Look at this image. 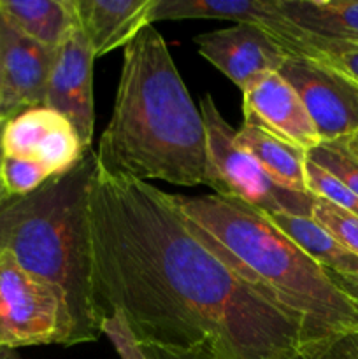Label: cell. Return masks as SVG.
I'll list each match as a JSON object with an SVG mask.
<instances>
[{"label": "cell", "mask_w": 358, "mask_h": 359, "mask_svg": "<svg viewBox=\"0 0 358 359\" xmlns=\"http://www.w3.org/2000/svg\"><path fill=\"white\" fill-rule=\"evenodd\" d=\"M93 290L140 346L206 359H300L302 328L244 283L168 193L97 167L90 188Z\"/></svg>", "instance_id": "6da1fadb"}, {"label": "cell", "mask_w": 358, "mask_h": 359, "mask_svg": "<svg viewBox=\"0 0 358 359\" xmlns=\"http://www.w3.org/2000/svg\"><path fill=\"white\" fill-rule=\"evenodd\" d=\"M97 167L139 181L195 188L206 174V126L160 32L150 25L123 48L114 107Z\"/></svg>", "instance_id": "7a4b0ae2"}, {"label": "cell", "mask_w": 358, "mask_h": 359, "mask_svg": "<svg viewBox=\"0 0 358 359\" xmlns=\"http://www.w3.org/2000/svg\"><path fill=\"white\" fill-rule=\"evenodd\" d=\"M168 198L193 231L248 286L300 325L302 349L358 332L357 302L265 214L220 195L168 193Z\"/></svg>", "instance_id": "3957f363"}, {"label": "cell", "mask_w": 358, "mask_h": 359, "mask_svg": "<svg viewBox=\"0 0 358 359\" xmlns=\"http://www.w3.org/2000/svg\"><path fill=\"white\" fill-rule=\"evenodd\" d=\"M95 151L39 189L0 207V251L62 293L72 319V346L97 342L105 318L93 290L90 188Z\"/></svg>", "instance_id": "277c9868"}, {"label": "cell", "mask_w": 358, "mask_h": 359, "mask_svg": "<svg viewBox=\"0 0 358 359\" xmlns=\"http://www.w3.org/2000/svg\"><path fill=\"white\" fill-rule=\"evenodd\" d=\"M206 126V174L204 184L214 195L235 198L262 214H291L312 217L316 196L277 184L255 158L235 146L234 126L221 116L213 95L200 98Z\"/></svg>", "instance_id": "5b68a950"}, {"label": "cell", "mask_w": 358, "mask_h": 359, "mask_svg": "<svg viewBox=\"0 0 358 359\" xmlns=\"http://www.w3.org/2000/svg\"><path fill=\"white\" fill-rule=\"evenodd\" d=\"M72 347V319L62 293L0 251V347Z\"/></svg>", "instance_id": "8992f818"}, {"label": "cell", "mask_w": 358, "mask_h": 359, "mask_svg": "<svg viewBox=\"0 0 358 359\" xmlns=\"http://www.w3.org/2000/svg\"><path fill=\"white\" fill-rule=\"evenodd\" d=\"M277 74L297 91L321 142L357 135V81L323 60L302 55H288Z\"/></svg>", "instance_id": "52a82bcc"}, {"label": "cell", "mask_w": 358, "mask_h": 359, "mask_svg": "<svg viewBox=\"0 0 358 359\" xmlns=\"http://www.w3.org/2000/svg\"><path fill=\"white\" fill-rule=\"evenodd\" d=\"M93 62L90 42L77 23L55 49L46 86L44 105L72 123L84 149H91L95 132Z\"/></svg>", "instance_id": "ba28073f"}, {"label": "cell", "mask_w": 358, "mask_h": 359, "mask_svg": "<svg viewBox=\"0 0 358 359\" xmlns=\"http://www.w3.org/2000/svg\"><path fill=\"white\" fill-rule=\"evenodd\" d=\"M2 149L4 156L34 160L53 175L70 170L90 151L84 149L72 123L46 105L25 109L7 119Z\"/></svg>", "instance_id": "9c48e42d"}, {"label": "cell", "mask_w": 358, "mask_h": 359, "mask_svg": "<svg viewBox=\"0 0 358 359\" xmlns=\"http://www.w3.org/2000/svg\"><path fill=\"white\" fill-rule=\"evenodd\" d=\"M200 55L241 91L262 76L277 72L286 60V46L251 25H234L193 37Z\"/></svg>", "instance_id": "30bf717a"}, {"label": "cell", "mask_w": 358, "mask_h": 359, "mask_svg": "<svg viewBox=\"0 0 358 359\" xmlns=\"http://www.w3.org/2000/svg\"><path fill=\"white\" fill-rule=\"evenodd\" d=\"M164 20H228L251 25L283 42L291 55L318 58L307 35L286 20L279 0H157L153 23Z\"/></svg>", "instance_id": "8fae6325"}, {"label": "cell", "mask_w": 358, "mask_h": 359, "mask_svg": "<svg viewBox=\"0 0 358 359\" xmlns=\"http://www.w3.org/2000/svg\"><path fill=\"white\" fill-rule=\"evenodd\" d=\"M246 125L258 126L309 153L321 144L297 91L277 72L256 79L242 91Z\"/></svg>", "instance_id": "7c38bea8"}, {"label": "cell", "mask_w": 358, "mask_h": 359, "mask_svg": "<svg viewBox=\"0 0 358 359\" xmlns=\"http://www.w3.org/2000/svg\"><path fill=\"white\" fill-rule=\"evenodd\" d=\"M55 51L21 34L0 13V65H2V105L13 118L30 107H41L46 100L49 70Z\"/></svg>", "instance_id": "4fadbf2b"}, {"label": "cell", "mask_w": 358, "mask_h": 359, "mask_svg": "<svg viewBox=\"0 0 358 359\" xmlns=\"http://www.w3.org/2000/svg\"><path fill=\"white\" fill-rule=\"evenodd\" d=\"M77 20L95 58L125 48L153 25L157 0H74Z\"/></svg>", "instance_id": "5bb4252c"}, {"label": "cell", "mask_w": 358, "mask_h": 359, "mask_svg": "<svg viewBox=\"0 0 358 359\" xmlns=\"http://www.w3.org/2000/svg\"><path fill=\"white\" fill-rule=\"evenodd\" d=\"M279 7L309 39L358 44V0H279Z\"/></svg>", "instance_id": "9a60e30c"}, {"label": "cell", "mask_w": 358, "mask_h": 359, "mask_svg": "<svg viewBox=\"0 0 358 359\" xmlns=\"http://www.w3.org/2000/svg\"><path fill=\"white\" fill-rule=\"evenodd\" d=\"M235 146L255 158L260 167L277 184L293 191H307L305 186L307 153L300 147L272 135L267 130L246 123L235 132Z\"/></svg>", "instance_id": "2e32d148"}, {"label": "cell", "mask_w": 358, "mask_h": 359, "mask_svg": "<svg viewBox=\"0 0 358 359\" xmlns=\"http://www.w3.org/2000/svg\"><path fill=\"white\" fill-rule=\"evenodd\" d=\"M0 13L21 34L53 51L79 23L74 0H0Z\"/></svg>", "instance_id": "e0dca14e"}, {"label": "cell", "mask_w": 358, "mask_h": 359, "mask_svg": "<svg viewBox=\"0 0 358 359\" xmlns=\"http://www.w3.org/2000/svg\"><path fill=\"white\" fill-rule=\"evenodd\" d=\"M265 217L325 270L336 273H358V256L340 245L333 235L312 217L291 214H265Z\"/></svg>", "instance_id": "ac0fdd59"}, {"label": "cell", "mask_w": 358, "mask_h": 359, "mask_svg": "<svg viewBox=\"0 0 358 359\" xmlns=\"http://www.w3.org/2000/svg\"><path fill=\"white\" fill-rule=\"evenodd\" d=\"M307 160L321 167L358 196V156L347 140L321 142L307 153Z\"/></svg>", "instance_id": "d6986e66"}, {"label": "cell", "mask_w": 358, "mask_h": 359, "mask_svg": "<svg viewBox=\"0 0 358 359\" xmlns=\"http://www.w3.org/2000/svg\"><path fill=\"white\" fill-rule=\"evenodd\" d=\"M53 174L34 160L16 156H4L0 165V179L9 196H23L41 188Z\"/></svg>", "instance_id": "ffe728a7"}, {"label": "cell", "mask_w": 358, "mask_h": 359, "mask_svg": "<svg viewBox=\"0 0 358 359\" xmlns=\"http://www.w3.org/2000/svg\"><path fill=\"white\" fill-rule=\"evenodd\" d=\"M305 186H307V191L314 196L326 200L358 217V196L339 179L309 160L305 165Z\"/></svg>", "instance_id": "44dd1931"}, {"label": "cell", "mask_w": 358, "mask_h": 359, "mask_svg": "<svg viewBox=\"0 0 358 359\" xmlns=\"http://www.w3.org/2000/svg\"><path fill=\"white\" fill-rule=\"evenodd\" d=\"M312 219L333 235L340 245L358 256V217L316 196Z\"/></svg>", "instance_id": "7402d4cb"}, {"label": "cell", "mask_w": 358, "mask_h": 359, "mask_svg": "<svg viewBox=\"0 0 358 359\" xmlns=\"http://www.w3.org/2000/svg\"><path fill=\"white\" fill-rule=\"evenodd\" d=\"M100 332L121 359H150L146 351L137 340L135 333L130 328L128 321L119 311H112L102 319Z\"/></svg>", "instance_id": "603a6c76"}, {"label": "cell", "mask_w": 358, "mask_h": 359, "mask_svg": "<svg viewBox=\"0 0 358 359\" xmlns=\"http://www.w3.org/2000/svg\"><path fill=\"white\" fill-rule=\"evenodd\" d=\"M309 44L314 46L319 60L330 63L358 83V44L326 42L316 39H309Z\"/></svg>", "instance_id": "cb8c5ba5"}, {"label": "cell", "mask_w": 358, "mask_h": 359, "mask_svg": "<svg viewBox=\"0 0 358 359\" xmlns=\"http://www.w3.org/2000/svg\"><path fill=\"white\" fill-rule=\"evenodd\" d=\"M300 359H358V332L330 337L304 347Z\"/></svg>", "instance_id": "d4e9b609"}, {"label": "cell", "mask_w": 358, "mask_h": 359, "mask_svg": "<svg viewBox=\"0 0 358 359\" xmlns=\"http://www.w3.org/2000/svg\"><path fill=\"white\" fill-rule=\"evenodd\" d=\"M326 273H329L330 279H332L347 297L353 298L358 304V273H336L329 272V270H326Z\"/></svg>", "instance_id": "484cf974"}, {"label": "cell", "mask_w": 358, "mask_h": 359, "mask_svg": "<svg viewBox=\"0 0 358 359\" xmlns=\"http://www.w3.org/2000/svg\"><path fill=\"white\" fill-rule=\"evenodd\" d=\"M142 347L150 359H206L202 356H197V354L178 353V351L161 349V347H154V346H142Z\"/></svg>", "instance_id": "4316f807"}, {"label": "cell", "mask_w": 358, "mask_h": 359, "mask_svg": "<svg viewBox=\"0 0 358 359\" xmlns=\"http://www.w3.org/2000/svg\"><path fill=\"white\" fill-rule=\"evenodd\" d=\"M0 359H20V358H18L16 351H7L0 347Z\"/></svg>", "instance_id": "83f0119b"}, {"label": "cell", "mask_w": 358, "mask_h": 359, "mask_svg": "<svg viewBox=\"0 0 358 359\" xmlns=\"http://www.w3.org/2000/svg\"><path fill=\"white\" fill-rule=\"evenodd\" d=\"M7 119H0V165L4 160V149H2V135H4V126H6Z\"/></svg>", "instance_id": "f1b7e54d"}, {"label": "cell", "mask_w": 358, "mask_h": 359, "mask_svg": "<svg viewBox=\"0 0 358 359\" xmlns=\"http://www.w3.org/2000/svg\"><path fill=\"white\" fill-rule=\"evenodd\" d=\"M7 198H9V195H7V191H6V186H4L2 179H0V207L4 205V202H6Z\"/></svg>", "instance_id": "f546056e"}, {"label": "cell", "mask_w": 358, "mask_h": 359, "mask_svg": "<svg viewBox=\"0 0 358 359\" xmlns=\"http://www.w3.org/2000/svg\"><path fill=\"white\" fill-rule=\"evenodd\" d=\"M347 146H350L351 149H353V153L357 154V156H358V133H357V135L353 137V139L347 140Z\"/></svg>", "instance_id": "4dcf8cb0"}, {"label": "cell", "mask_w": 358, "mask_h": 359, "mask_svg": "<svg viewBox=\"0 0 358 359\" xmlns=\"http://www.w3.org/2000/svg\"><path fill=\"white\" fill-rule=\"evenodd\" d=\"M2 100H4V81H2V65H0V107L4 109ZM4 111H6V109H4ZM9 118H11V116H9Z\"/></svg>", "instance_id": "1f68e13d"}, {"label": "cell", "mask_w": 358, "mask_h": 359, "mask_svg": "<svg viewBox=\"0 0 358 359\" xmlns=\"http://www.w3.org/2000/svg\"><path fill=\"white\" fill-rule=\"evenodd\" d=\"M0 119H9V114L2 107H0Z\"/></svg>", "instance_id": "d6a6232c"}]
</instances>
